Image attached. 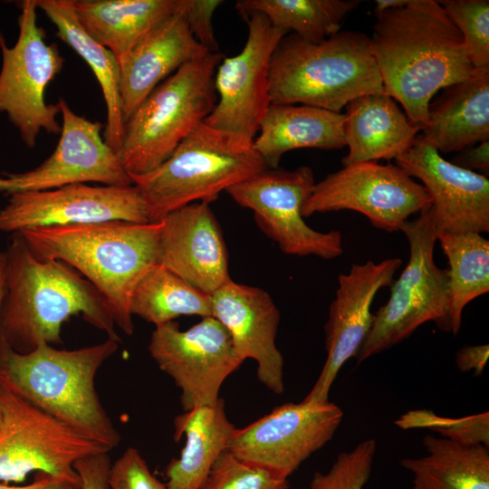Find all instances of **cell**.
Instances as JSON below:
<instances>
[{"instance_id":"obj_40","label":"cell","mask_w":489,"mask_h":489,"mask_svg":"<svg viewBox=\"0 0 489 489\" xmlns=\"http://www.w3.org/2000/svg\"><path fill=\"white\" fill-rule=\"evenodd\" d=\"M455 165L486 177L489 172V140L479 142L458 152L451 161Z\"/></svg>"},{"instance_id":"obj_36","label":"cell","mask_w":489,"mask_h":489,"mask_svg":"<svg viewBox=\"0 0 489 489\" xmlns=\"http://www.w3.org/2000/svg\"><path fill=\"white\" fill-rule=\"evenodd\" d=\"M377 450L374 439L340 453L327 473H315L309 489H363L370 477Z\"/></svg>"},{"instance_id":"obj_1","label":"cell","mask_w":489,"mask_h":489,"mask_svg":"<svg viewBox=\"0 0 489 489\" xmlns=\"http://www.w3.org/2000/svg\"><path fill=\"white\" fill-rule=\"evenodd\" d=\"M370 50L384 92L423 129L435 94L475 71L462 34L438 1L413 0L376 15Z\"/></svg>"},{"instance_id":"obj_43","label":"cell","mask_w":489,"mask_h":489,"mask_svg":"<svg viewBox=\"0 0 489 489\" xmlns=\"http://www.w3.org/2000/svg\"><path fill=\"white\" fill-rule=\"evenodd\" d=\"M412 2L413 0H376L373 13L376 16L385 10L403 7Z\"/></svg>"},{"instance_id":"obj_2","label":"cell","mask_w":489,"mask_h":489,"mask_svg":"<svg viewBox=\"0 0 489 489\" xmlns=\"http://www.w3.org/2000/svg\"><path fill=\"white\" fill-rule=\"evenodd\" d=\"M6 253V290L0 311V340L19 353L41 343L61 344L62 324L82 315L120 341L107 301L69 264L36 256L20 233Z\"/></svg>"},{"instance_id":"obj_42","label":"cell","mask_w":489,"mask_h":489,"mask_svg":"<svg viewBox=\"0 0 489 489\" xmlns=\"http://www.w3.org/2000/svg\"><path fill=\"white\" fill-rule=\"evenodd\" d=\"M0 489H81L79 475L55 476L43 472L35 473L34 481L25 485L0 484Z\"/></svg>"},{"instance_id":"obj_32","label":"cell","mask_w":489,"mask_h":489,"mask_svg":"<svg viewBox=\"0 0 489 489\" xmlns=\"http://www.w3.org/2000/svg\"><path fill=\"white\" fill-rule=\"evenodd\" d=\"M130 312L155 326L180 316H213L210 294L158 264L137 284L130 300Z\"/></svg>"},{"instance_id":"obj_19","label":"cell","mask_w":489,"mask_h":489,"mask_svg":"<svg viewBox=\"0 0 489 489\" xmlns=\"http://www.w3.org/2000/svg\"><path fill=\"white\" fill-rule=\"evenodd\" d=\"M394 160L428 193L436 233L489 232L488 177L445 159L421 135Z\"/></svg>"},{"instance_id":"obj_21","label":"cell","mask_w":489,"mask_h":489,"mask_svg":"<svg viewBox=\"0 0 489 489\" xmlns=\"http://www.w3.org/2000/svg\"><path fill=\"white\" fill-rule=\"evenodd\" d=\"M210 295L213 317L228 331L237 354L244 361L253 359L259 381L282 394L284 362L275 342L280 312L271 295L232 279Z\"/></svg>"},{"instance_id":"obj_7","label":"cell","mask_w":489,"mask_h":489,"mask_svg":"<svg viewBox=\"0 0 489 489\" xmlns=\"http://www.w3.org/2000/svg\"><path fill=\"white\" fill-rule=\"evenodd\" d=\"M223 58L219 52L208 53L186 63L159 83L125 121L117 156L129 175L158 167L205 121L216 103L215 74Z\"/></svg>"},{"instance_id":"obj_5","label":"cell","mask_w":489,"mask_h":489,"mask_svg":"<svg viewBox=\"0 0 489 489\" xmlns=\"http://www.w3.org/2000/svg\"><path fill=\"white\" fill-rule=\"evenodd\" d=\"M384 92L370 37L340 31L319 43L284 35L269 66L271 104H302L340 113L354 99Z\"/></svg>"},{"instance_id":"obj_18","label":"cell","mask_w":489,"mask_h":489,"mask_svg":"<svg viewBox=\"0 0 489 489\" xmlns=\"http://www.w3.org/2000/svg\"><path fill=\"white\" fill-rule=\"evenodd\" d=\"M402 264L397 257L379 263L354 264L340 273L335 298L324 327L327 357L306 400H329L330 389L342 366L356 358L373 322L371 305L378 292L389 287Z\"/></svg>"},{"instance_id":"obj_34","label":"cell","mask_w":489,"mask_h":489,"mask_svg":"<svg viewBox=\"0 0 489 489\" xmlns=\"http://www.w3.org/2000/svg\"><path fill=\"white\" fill-rule=\"evenodd\" d=\"M459 30L475 68L489 67V1H438Z\"/></svg>"},{"instance_id":"obj_44","label":"cell","mask_w":489,"mask_h":489,"mask_svg":"<svg viewBox=\"0 0 489 489\" xmlns=\"http://www.w3.org/2000/svg\"><path fill=\"white\" fill-rule=\"evenodd\" d=\"M6 290V253L0 251V311Z\"/></svg>"},{"instance_id":"obj_25","label":"cell","mask_w":489,"mask_h":489,"mask_svg":"<svg viewBox=\"0 0 489 489\" xmlns=\"http://www.w3.org/2000/svg\"><path fill=\"white\" fill-rule=\"evenodd\" d=\"M344 123V113L302 104H271L254 147L268 168H276L290 150L342 149Z\"/></svg>"},{"instance_id":"obj_24","label":"cell","mask_w":489,"mask_h":489,"mask_svg":"<svg viewBox=\"0 0 489 489\" xmlns=\"http://www.w3.org/2000/svg\"><path fill=\"white\" fill-rule=\"evenodd\" d=\"M344 114V139L349 151L341 159L343 167L395 159L413 145L422 130L385 92L354 99Z\"/></svg>"},{"instance_id":"obj_37","label":"cell","mask_w":489,"mask_h":489,"mask_svg":"<svg viewBox=\"0 0 489 489\" xmlns=\"http://www.w3.org/2000/svg\"><path fill=\"white\" fill-rule=\"evenodd\" d=\"M110 489H168L150 472L147 462L135 447H128L111 463L109 471Z\"/></svg>"},{"instance_id":"obj_27","label":"cell","mask_w":489,"mask_h":489,"mask_svg":"<svg viewBox=\"0 0 489 489\" xmlns=\"http://www.w3.org/2000/svg\"><path fill=\"white\" fill-rule=\"evenodd\" d=\"M181 5L182 0H73L82 26L118 62Z\"/></svg>"},{"instance_id":"obj_10","label":"cell","mask_w":489,"mask_h":489,"mask_svg":"<svg viewBox=\"0 0 489 489\" xmlns=\"http://www.w3.org/2000/svg\"><path fill=\"white\" fill-rule=\"evenodd\" d=\"M0 481L23 482L31 472L74 476V464L109 453L104 446L0 385Z\"/></svg>"},{"instance_id":"obj_41","label":"cell","mask_w":489,"mask_h":489,"mask_svg":"<svg viewBox=\"0 0 489 489\" xmlns=\"http://www.w3.org/2000/svg\"><path fill=\"white\" fill-rule=\"evenodd\" d=\"M488 358V344L465 346L456 352L455 364L462 372L473 370L475 376H480L485 368Z\"/></svg>"},{"instance_id":"obj_33","label":"cell","mask_w":489,"mask_h":489,"mask_svg":"<svg viewBox=\"0 0 489 489\" xmlns=\"http://www.w3.org/2000/svg\"><path fill=\"white\" fill-rule=\"evenodd\" d=\"M395 424L404 430L429 429L455 443L489 447L488 411L462 417H448L439 416L430 409H414L401 415Z\"/></svg>"},{"instance_id":"obj_9","label":"cell","mask_w":489,"mask_h":489,"mask_svg":"<svg viewBox=\"0 0 489 489\" xmlns=\"http://www.w3.org/2000/svg\"><path fill=\"white\" fill-rule=\"evenodd\" d=\"M19 34L9 47L0 33V113H5L22 141L34 149L42 130L60 134V106L48 104L44 92L62 72L64 58L55 43L45 42V32L37 24L36 0L18 3Z\"/></svg>"},{"instance_id":"obj_16","label":"cell","mask_w":489,"mask_h":489,"mask_svg":"<svg viewBox=\"0 0 489 489\" xmlns=\"http://www.w3.org/2000/svg\"><path fill=\"white\" fill-rule=\"evenodd\" d=\"M58 104L62 120L55 149L31 170L3 172L0 193L11 196L86 182L103 186L132 185L117 153L103 139L102 125L76 114L62 98Z\"/></svg>"},{"instance_id":"obj_11","label":"cell","mask_w":489,"mask_h":489,"mask_svg":"<svg viewBox=\"0 0 489 489\" xmlns=\"http://www.w3.org/2000/svg\"><path fill=\"white\" fill-rule=\"evenodd\" d=\"M315 185L307 166L265 168L226 189L239 206L254 212L258 227L289 255L331 260L343 253L338 230L320 232L304 221L302 208Z\"/></svg>"},{"instance_id":"obj_30","label":"cell","mask_w":489,"mask_h":489,"mask_svg":"<svg viewBox=\"0 0 489 489\" xmlns=\"http://www.w3.org/2000/svg\"><path fill=\"white\" fill-rule=\"evenodd\" d=\"M436 242L448 262L451 333L456 335L465 306L489 292V241L474 232H440Z\"/></svg>"},{"instance_id":"obj_29","label":"cell","mask_w":489,"mask_h":489,"mask_svg":"<svg viewBox=\"0 0 489 489\" xmlns=\"http://www.w3.org/2000/svg\"><path fill=\"white\" fill-rule=\"evenodd\" d=\"M423 445L426 455L400 461L413 475L412 489H489V447L433 435Z\"/></svg>"},{"instance_id":"obj_13","label":"cell","mask_w":489,"mask_h":489,"mask_svg":"<svg viewBox=\"0 0 489 489\" xmlns=\"http://www.w3.org/2000/svg\"><path fill=\"white\" fill-rule=\"evenodd\" d=\"M148 349L181 390L184 411L216 403L225 380L244 362L228 331L213 316L186 331L174 321L155 326Z\"/></svg>"},{"instance_id":"obj_35","label":"cell","mask_w":489,"mask_h":489,"mask_svg":"<svg viewBox=\"0 0 489 489\" xmlns=\"http://www.w3.org/2000/svg\"><path fill=\"white\" fill-rule=\"evenodd\" d=\"M198 489H289L288 478L225 450Z\"/></svg>"},{"instance_id":"obj_17","label":"cell","mask_w":489,"mask_h":489,"mask_svg":"<svg viewBox=\"0 0 489 489\" xmlns=\"http://www.w3.org/2000/svg\"><path fill=\"white\" fill-rule=\"evenodd\" d=\"M150 223L148 206L136 186L62 187L9 196L0 210V231L100 223L106 221Z\"/></svg>"},{"instance_id":"obj_15","label":"cell","mask_w":489,"mask_h":489,"mask_svg":"<svg viewBox=\"0 0 489 489\" xmlns=\"http://www.w3.org/2000/svg\"><path fill=\"white\" fill-rule=\"evenodd\" d=\"M248 36L242 51L224 57L215 74L216 103L204 123L254 141L271 105L269 66L288 33L259 13L244 16Z\"/></svg>"},{"instance_id":"obj_3","label":"cell","mask_w":489,"mask_h":489,"mask_svg":"<svg viewBox=\"0 0 489 489\" xmlns=\"http://www.w3.org/2000/svg\"><path fill=\"white\" fill-rule=\"evenodd\" d=\"M161 226L160 220H116L37 227L20 234L36 256L62 261L91 282L106 299L115 325L131 335V296L157 264Z\"/></svg>"},{"instance_id":"obj_8","label":"cell","mask_w":489,"mask_h":489,"mask_svg":"<svg viewBox=\"0 0 489 489\" xmlns=\"http://www.w3.org/2000/svg\"><path fill=\"white\" fill-rule=\"evenodd\" d=\"M409 259L393 281L387 302L374 313L369 332L356 356L358 364L408 339L426 322L451 332L447 271L434 260L436 230L429 207L400 227Z\"/></svg>"},{"instance_id":"obj_4","label":"cell","mask_w":489,"mask_h":489,"mask_svg":"<svg viewBox=\"0 0 489 489\" xmlns=\"http://www.w3.org/2000/svg\"><path fill=\"white\" fill-rule=\"evenodd\" d=\"M119 342L108 338L71 350L41 343L19 353L0 340V385L110 451L120 435L101 403L95 377Z\"/></svg>"},{"instance_id":"obj_22","label":"cell","mask_w":489,"mask_h":489,"mask_svg":"<svg viewBox=\"0 0 489 489\" xmlns=\"http://www.w3.org/2000/svg\"><path fill=\"white\" fill-rule=\"evenodd\" d=\"M208 53L191 34L180 9L148 33L119 62L124 123L159 83Z\"/></svg>"},{"instance_id":"obj_6","label":"cell","mask_w":489,"mask_h":489,"mask_svg":"<svg viewBox=\"0 0 489 489\" xmlns=\"http://www.w3.org/2000/svg\"><path fill=\"white\" fill-rule=\"evenodd\" d=\"M267 168L247 140L204 122L158 167L129 175L141 193L151 222L196 201L211 203L230 187Z\"/></svg>"},{"instance_id":"obj_28","label":"cell","mask_w":489,"mask_h":489,"mask_svg":"<svg viewBox=\"0 0 489 489\" xmlns=\"http://www.w3.org/2000/svg\"><path fill=\"white\" fill-rule=\"evenodd\" d=\"M36 5L55 25L56 36L83 59L96 77L106 105L104 139L117 153L125 124L117 58L84 30L76 15L73 0H36Z\"/></svg>"},{"instance_id":"obj_31","label":"cell","mask_w":489,"mask_h":489,"mask_svg":"<svg viewBox=\"0 0 489 489\" xmlns=\"http://www.w3.org/2000/svg\"><path fill=\"white\" fill-rule=\"evenodd\" d=\"M360 0H239L235 8L244 17L264 15L273 26L319 43L339 33L345 16Z\"/></svg>"},{"instance_id":"obj_14","label":"cell","mask_w":489,"mask_h":489,"mask_svg":"<svg viewBox=\"0 0 489 489\" xmlns=\"http://www.w3.org/2000/svg\"><path fill=\"white\" fill-rule=\"evenodd\" d=\"M342 418V409L329 400L284 403L236 428L227 450L288 478L331 440Z\"/></svg>"},{"instance_id":"obj_12","label":"cell","mask_w":489,"mask_h":489,"mask_svg":"<svg viewBox=\"0 0 489 489\" xmlns=\"http://www.w3.org/2000/svg\"><path fill=\"white\" fill-rule=\"evenodd\" d=\"M430 205L426 188L396 164L366 161L344 166L315 183L302 214L308 217L352 210L364 215L374 227L393 233Z\"/></svg>"},{"instance_id":"obj_23","label":"cell","mask_w":489,"mask_h":489,"mask_svg":"<svg viewBox=\"0 0 489 489\" xmlns=\"http://www.w3.org/2000/svg\"><path fill=\"white\" fill-rule=\"evenodd\" d=\"M441 91L429 104L423 139L440 154L489 140V67Z\"/></svg>"},{"instance_id":"obj_20","label":"cell","mask_w":489,"mask_h":489,"mask_svg":"<svg viewBox=\"0 0 489 489\" xmlns=\"http://www.w3.org/2000/svg\"><path fill=\"white\" fill-rule=\"evenodd\" d=\"M209 205L191 203L160 220L157 264L212 294L231 278L225 242Z\"/></svg>"},{"instance_id":"obj_39","label":"cell","mask_w":489,"mask_h":489,"mask_svg":"<svg viewBox=\"0 0 489 489\" xmlns=\"http://www.w3.org/2000/svg\"><path fill=\"white\" fill-rule=\"evenodd\" d=\"M110 465L107 452L77 461L74 469L81 480V489H110L108 477Z\"/></svg>"},{"instance_id":"obj_38","label":"cell","mask_w":489,"mask_h":489,"mask_svg":"<svg viewBox=\"0 0 489 489\" xmlns=\"http://www.w3.org/2000/svg\"><path fill=\"white\" fill-rule=\"evenodd\" d=\"M221 0H182L180 13L196 40L211 53L218 52L212 17Z\"/></svg>"},{"instance_id":"obj_26","label":"cell","mask_w":489,"mask_h":489,"mask_svg":"<svg viewBox=\"0 0 489 489\" xmlns=\"http://www.w3.org/2000/svg\"><path fill=\"white\" fill-rule=\"evenodd\" d=\"M176 441L185 436L178 458L166 467L168 489H198L216 459L227 450L236 427L228 419L225 401L184 411L174 420Z\"/></svg>"}]
</instances>
